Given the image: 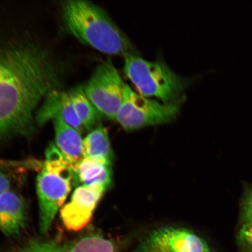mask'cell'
<instances>
[{
  "instance_id": "17",
  "label": "cell",
  "mask_w": 252,
  "mask_h": 252,
  "mask_svg": "<svg viewBox=\"0 0 252 252\" xmlns=\"http://www.w3.org/2000/svg\"><path fill=\"white\" fill-rule=\"evenodd\" d=\"M239 215V224L252 220V185L245 188Z\"/></svg>"
},
{
  "instance_id": "12",
  "label": "cell",
  "mask_w": 252,
  "mask_h": 252,
  "mask_svg": "<svg viewBox=\"0 0 252 252\" xmlns=\"http://www.w3.org/2000/svg\"><path fill=\"white\" fill-rule=\"evenodd\" d=\"M47 101L36 118L37 122L42 125L50 118L59 115L66 124L81 133L83 126L75 112L70 93L54 91L47 96Z\"/></svg>"
},
{
  "instance_id": "4",
  "label": "cell",
  "mask_w": 252,
  "mask_h": 252,
  "mask_svg": "<svg viewBox=\"0 0 252 252\" xmlns=\"http://www.w3.org/2000/svg\"><path fill=\"white\" fill-rule=\"evenodd\" d=\"M124 72L139 94L160 102L180 106L185 99L187 83L168 66L138 55L125 58Z\"/></svg>"
},
{
  "instance_id": "18",
  "label": "cell",
  "mask_w": 252,
  "mask_h": 252,
  "mask_svg": "<svg viewBox=\"0 0 252 252\" xmlns=\"http://www.w3.org/2000/svg\"><path fill=\"white\" fill-rule=\"evenodd\" d=\"M11 187V181L8 176L0 171V196L9 190Z\"/></svg>"
},
{
  "instance_id": "19",
  "label": "cell",
  "mask_w": 252,
  "mask_h": 252,
  "mask_svg": "<svg viewBox=\"0 0 252 252\" xmlns=\"http://www.w3.org/2000/svg\"><path fill=\"white\" fill-rule=\"evenodd\" d=\"M135 252H159L158 251L154 250V248L151 247L150 245L147 244L146 241L140 246V248Z\"/></svg>"
},
{
  "instance_id": "5",
  "label": "cell",
  "mask_w": 252,
  "mask_h": 252,
  "mask_svg": "<svg viewBox=\"0 0 252 252\" xmlns=\"http://www.w3.org/2000/svg\"><path fill=\"white\" fill-rule=\"evenodd\" d=\"M180 106L168 105L135 93L127 85L116 121L126 131L160 125L178 117Z\"/></svg>"
},
{
  "instance_id": "13",
  "label": "cell",
  "mask_w": 252,
  "mask_h": 252,
  "mask_svg": "<svg viewBox=\"0 0 252 252\" xmlns=\"http://www.w3.org/2000/svg\"><path fill=\"white\" fill-rule=\"evenodd\" d=\"M112 162L96 158L85 157L75 173V180L83 185H103L112 183Z\"/></svg>"
},
{
  "instance_id": "11",
  "label": "cell",
  "mask_w": 252,
  "mask_h": 252,
  "mask_svg": "<svg viewBox=\"0 0 252 252\" xmlns=\"http://www.w3.org/2000/svg\"><path fill=\"white\" fill-rule=\"evenodd\" d=\"M53 119L56 147L67 160L75 173L84 158L83 140L81 133L66 124L59 115H56Z\"/></svg>"
},
{
  "instance_id": "2",
  "label": "cell",
  "mask_w": 252,
  "mask_h": 252,
  "mask_svg": "<svg viewBox=\"0 0 252 252\" xmlns=\"http://www.w3.org/2000/svg\"><path fill=\"white\" fill-rule=\"evenodd\" d=\"M62 6L66 26L81 42L106 55H138L130 39L98 6L83 0L64 1Z\"/></svg>"
},
{
  "instance_id": "6",
  "label": "cell",
  "mask_w": 252,
  "mask_h": 252,
  "mask_svg": "<svg viewBox=\"0 0 252 252\" xmlns=\"http://www.w3.org/2000/svg\"><path fill=\"white\" fill-rule=\"evenodd\" d=\"M126 87L118 70L108 61L97 66L84 90L100 114L116 121Z\"/></svg>"
},
{
  "instance_id": "10",
  "label": "cell",
  "mask_w": 252,
  "mask_h": 252,
  "mask_svg": "<svg viewBox=\"0 0 252 252\" xmlns=\"http://www.w3.org/2000/svg\"><path fill=\"white\" fill-rule=\"evenodd\" d=\"M27 222L26 205L23 197L8 190L0 196V231L9 236H17Z\"/></svg>"
},
{
  "instance_id": "9",
  "label": "cell",
  "mask_w": 252,
  "mask_h": 252,
  "mask_svg": "<svg viewBox=\"0 0 252 252\" xmlns=\"http://www.w3.org/2000/svg\"><path fill=\"white\" fill-rule=\"evenodd\" d=\"M12 252H115V248L109 239L88 235L67 243L32 239Z\"/></svg>"
},
{
  "instance_id": "7",
  "label": "cell",
  "mask_w": 252,
  "mask_h": 252,
  "mask_svg": "<svg viewBox=\"0 0 252 252\" xmlns=\"http://www.w3.org/2000/svg\"><path fill=\"white\" fill-rule=\"evenodd\" d=\"M106 189L103 185H82L75 189L70 202L61 210L65 227L70 231H78L86 226Z\"/></svg>"
},
{
  "instance_id": "1",
  "label": "cell",
  "mask_w": 252,
  "mask_h": 252,
  "mask_svg": "<svg viewBox=\"0 0 252 252\" xmlns=\"http://www.w3.org/2000/svg\"><path fill=\"white\" fill-rule=\"evenodd\" d=\"M61 85V67L46 50L30 44L0 47V140L32 134L34 110Z\"/></svg>"
},
{
  "instance_id": "3",
  "label": "cell",
  "mask_w": 252,
  "mask_h": 252,
  "mask_svg": "<svg viewBox=\"0 0 252 252\" xmlns=\"http://www.w3.org/2000/svg\"><path fill=\"white\" fill-rule=\"evenodd\" d=\"M75 173L55 144L46 153L42 171L37 175L36 190L39 205V228L42 234L49 231L57 213L71 190Z\"/></svg>"
},
{
  "instance_id": "16",
  "label": "cell",
  "mask_w": 252,
  "mask_h": 252,
  "mask_svg": "<svg viewBox=\"0 0 252 252\" xmlns=\"http://www.w3.org/2000/svg\"><path fill=\"white\" fill-rule=\"evenodd\" d=\"M241 252H252V220L241 223L236 236Z\"/></svg>"
},
{
  "instance_id": "14",
  "label": "cell",
  "mask_w": 252,
  "mask_h": 252,
  "mask_svg": "<svg viewBox=\"0 0 252 252\" xmlns=\"http://www.w3.org/2000/svg\"><path fill=\"white\" fill-rule=\"evenodd\" d=\"M83 154L85 157H92L112 162L113 151L106 128L97 126L83 140Z\"/></svg>"
},
{
  "instance_id": "15",
  "label": "cell",
  "mask_w": 252,
  "mask_h": 252,
  "mask_svg": "<svg viewBox=\"0 0 252 252\" xmlns=\"http://www.w3.org/2000/svg\"><path fill=\"white\" fill-rule=\"evenodd\" d=\"M70 93L75 112L83 127L92 130L98 124L100 113L88 98L83 88H80Z\"/></svg>"
},
{
  "instance_id": "8",
  "label": "cell",
  "mask_w": 252,
  "mask_h": 252,
  "mask_svg": "<svg viewBox=\"0 0 252 252\" xmlns=\"http://www.w3.org/2000/svg\"><path fill=\"white\" fill-rule=\"evenodd\" d=\"M146 242L159 252H212L203 238L186 228L158 229L151 233Z\"/></svg>"
}]
</instances>
